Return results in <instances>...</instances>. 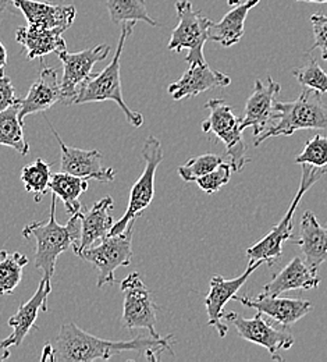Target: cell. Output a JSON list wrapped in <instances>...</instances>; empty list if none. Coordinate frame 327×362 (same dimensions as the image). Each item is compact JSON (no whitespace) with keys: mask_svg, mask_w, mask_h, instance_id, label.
I'll list each match as a JSON object with an SVG mask.
<instances>
[{"mask_svg":"<svg viewBox=\"0 0 327 362\" xmlns=\"http://www.w3.org/2000/svg\"><path fill=\"white\" fill-rule=\"evenodd\" d=\"M292 76L301 84V87L312 88L322 95L327 92V73L319 66L316 59H309L305 66L294 69Z\"/></svg>","mask_w":327,"mask_h":362,"instance_id":"33","label":"cell"},{"mask_svg":"<svg viewBox=\"0 0 327 362\" xmlns=\"http://www.w3.org/2000/svg\"><path fill=\"white\" fill-rule=\"evenodd\" d=\"M223 319L233 323L238 334L244 340L266 349L275 361H283L281 351L290 350L295 343L294 336L287 330V327H273L261 313L254 317H242L238 313H225Z\"/></svg>","mask_w":327,"mask_h":362,"instance_id":"11","label":"cell"},{"mask_svg":"<svg viewBox=\"0 0 327 362\" xmlns=\"http://www.w3.org/2000/svg\"><path fill=\"white\" fill-rule=\"evenodd\" d=\"M124 294L121 323L126 329H146L150 336L160 337L156 332V305L140 273H130L120 284Z\"/></svg>","mask_w":327,"mask_h":362,"instance_id":"10","label":"cell"},{"mask_svg":"<svg viewBox=\"0 0 327 362\" xmlns=\"http://www.w3.org/2000/svg\"><path fill=\"white\" fill-rule=\"evenodd\" d=\"M56 198L53 194L47 222H34L23 230L25 238H35L37 241L35 268L44 272V277L47 280H52L59 255L70 248L76 252L81 241L80 212L71 215L66 226L59 225L56 222Z\"/></svg>","mask_w":327,"mask_h":362,"instance_id":"2","label":"cell"},{"mask_svg":"<svg viewBox=\"0 0 327 362\" xmlns=\"http://www.w3.org/2000/svg\"><path fill=\"white\" fill-rule=\"evenodd\" d=\"M299 130H326L327 106L322 93L302 87L297 99L291 102H276L275 117L259 136H254V145L259 146L275 136H290Z\"/></svg>","mask_w":327,"mask_h":362,"instance_id":"3","label":"cell"},{"mask_svg":"<svg viewBox=\"0 0 327 362\" xmlns=\"http://www.w3.org/2000/svg\"><path fill=\"white\" fill-rule=\"evenodd\" d=\"M233 300L241 303L244 307L256 310L258 313L272 317L284 327L294 325L314 310V304L308 300L281 298L279 296H268L263 293L258 297L234 296Z\"/></svg>","mask_w":327,"mask_h":362,"instance_id":"16","label":"cell"},{"mask_svg":"<svg viewBox=\"0 0 327 362\" xmlns=\"http://www.w3.org/2000/svg\"><path fill=\"white\" fill-rule=\"evenodd\" d=\"M295 244L305 257V264L318 271L327 261V226H321L314 212H304L299 223V237Z\"/></svg>","mask_w":327,"mask_h":362,"instance_id":"22","label":"cell"},{"mask_svg":"<svg viewBox=\"0 0 327 362\" xmlns=\"http://www.w3.org/2000/svg\"><path fill=\"white\" fill-rule=\"evenodd\" d=\"M294 1H307V3H327V0H294Z\"/></svg>","mask_w":327,"mask_h":362,"instance_id":"40","label":"cell"},{"mask_svg":"<svg viewBox=\"0 0 327 362\" xmlns=\"http://www.w3.org/2000/svg\"><path fill=\"white\" fill-rule=\"evenodd\" d=\"M136 23H124L120 34V40L117 44L116 53L113 56L112 63L103 69L100 73H94L90 78H87L77 90V95L73 100V105H84V103H93V102H105V100H113L117 103V106L123 110L127 122L134 127L140 129L143 124V116L131 110L124 98L121 90V80H120V59L123 54V49L126 45L127 37L133 33Z\"/></svg>","mask_w":327,"mask_h":362,"instance_id":"4","label":"cell"},{"mask_svg":"<svg viewBox=\"0 0 327 362\" xmlns=\"http://www.w3.org/2000/svg\"><path fill=\"white\" fill-rule=\"evenodd\" d=\"M205 107L209 110V117L202 123V132L216 136L225 144L233 172H241L249 158L239 127V117L234 115L232 106L220 98L209 99Z\"/></svg>","mask_w":327,"mask_h":362,"instance_id":"7","label":"cell"},{"mask_svg":"<svg viewBox=\"0 0 327 362\" xmlns=\"http://www.w3.org/2000/svg\"><path fill=\"white\" fill-rule=\"evenodd\" d=\"M16 103H18V99L16 98V90L11 80L4 76V71H0V112Z\"/></svg>","mask_w":327,"mask_h":362,"instance_id":"36","label":"cell"},{"mask_svg":"<svg viewBox=\"0 0 327 362\" xmlns=\"http://www.w3.org/2000/svg\"><path fill=\"white\" fill-rule=\"evenodd\" d=\"M27 265V255L6 250L0 251V296L10 294L18 287L23 279V269Z\"/></svg>","mask_w":327,"mask_h":362,"instance_id":"28","label":"cell"},{"mask_svg":"<svg viewBox=\"0 0 327 362\" xmlns=\"http://www.w3.org/2000/svg\"><path fill=\"white\" fill-rule=\"evenodd\" d=\"M134 223L131 222L123 233L109 234L96 247L85 248L80 258L93 264L97 269L99 288L113 286L116 283L114 272L120 267H130L133 262V234Z\"/></svg>","mask_w":327,"mask_h":362,"instance_id":"6","label":"cell"},{"mask_svg":"<svg viewBox=\"0 0 327 362\" xmlns=\"http://www.w3.org/2000/svg\"><path fill=\"white\" fill-rule=\"evenodd\" d=\"M232 173H233V168H232L230 162L223 160L212 172L202 176L201 179H198L195 182L206 194H215L230 181Z\"/></svg>","mask_w":327,"mask_h":362,"instance_id":"34","label":"cell"},{"mask_svg":"<svg viewBox=\"0 0 327 362\" xmlns=\"http://www.w3.org/2000/svg\"><path fill=\"white\" fill-rule=\"evenodd\" d=\"M1 8H3V7H1V6H0V11H1Z\"/></svg>","mask_w":327,"mask_h":362,"instance_id":"42","label":"cell"},{"mask_svg":"<svg viewBox=\"0 0 327 362\" xmlns=\"http://www.w3.org/2000/svg\"><path fill=\"white\" fill-rule=\"evenodd\" d=\"M64 28H45L37 25L20 27L16 33V41L27 49L30 60L41 59L49 53H59L66 50L67 46L63 40Z\"/></svg>","mask_w":327,"mask_h":362,"instance_id":"24","label":"cell"},{"mask_svg":"<svg viewBox=\"0 0 327 362\" xmlns=\"http://www.w3.org/2000/svg\"><path fill=\"white\" fill-rule=\"evenodd\" d=\"M302 176L298 187V191L291 201L284 218L273 227L268 235H265L261 241L254 244L251 248L246 250V258L249 261H263L269 267H273L275 262L283 255V245L285 241L292 238V219L298 209L299 201L304 194L316 182L321 180L327 173V169L314 168L311 165H301Z\"/></svg>","mask_w":327,"mask_h":362,"instance_id":"5","label":"cell"},{"mask_svg":"<svg viewBox=\"0 0 327 362\" xmlns=\"http://www.w3.org/2000/svg\"><path fill=\"white\" fill-rule=\"evenodd\" d=\"M241 1L239 0H229V4L233 7V6H235V4H239Z\"/></svg>","mask_w":327,"mask_h":362,"instance_id":"41","label":"cell"},{"mask_svg":"<svg viewBox=\"0 0 327 362\" xmlns=\"http://www.w3.org/2000/svg\"><path fill=\"white\" fill-rule=\"evenodd\" d=\"M223 159L215 153H205L196 158H191L183 166L179 168V175L186 182H195L202 176L212 172L216 166H219Z\"/></svg>","mask_w":327,"mask_h":362,"instance_id":"32","label":"cell"},{"mask_svg":"<svg viewBox=\"0 0 327 362\" xmlns=\"http://www.w3.org/2000/svg\"><path fill=\"white\" fill-rule=\"evenodd\" d=\"M53 136H56L60 151H61V163L60 172L69 173L77 177L90 179V180L100 181V182H112L116 179V170L112 168L102 166V153L96 149H80L70 146L63 142L59 133L53 129V126L47 122Z\"/></svg>","mask_w":327,"mask_h":362,"instance_id":"14","label":"cell"},{"mask_svg":"<svg viewBox=\"0 0 327 362\" xmlns=\"http://www.w3.org/2000/svg\"><path fill=\"white\" fill-rule=\"evenodd\" d=\"M142 158L145 160L143 172L130 191V199L126 214L120 221L113 225L110 234L123 233L131 222H136L143 214V211L149 208L155 197L156 170L163 160V148L159 138L149 136L145 139L142 148Z\"/></svg>","mask_w":327,"mask_h":362,"instance_id":"8","label":"cell"},{"mask_svg":"<svg viewBox=\"0 0 327 362\" xmlns=\"http://www.w3.org/2000/svg\"><path fill=\"white\" fill-rule=\"evenodd\" d=\"M321 284V277L318 271L311 269L305 261L295 257L288 262V265L272 277L269 283L263 287V294L280 296L291 290H312L318 288Z\"/></svg>","mask_w":327,"mask_h":362,"instance_id":"23","label":"cell"},{"mask_svg":"<svg viewBox=\"0 0 327 362\" xmlns=\"http://www.w3.org/2000/svg\"><path fill=\"white\" fill-rule=\"evenodd\" d=\"M52 179L50 163L44 159H37L32 165L23 168L21 180L28 192L34 194L35 201L41 202L42 197L49 189V182Z\"/></svg>","mask_w":327,"mask_h":362,"instance_id":"30","label":"cell"},{"mask_svg":"<svg viewBox=\"0 0 327 362\" xmlns=\"http://www.w3.org/2000/svg\"><path fill=\"white\" fill-rule=\"evenodd\" d=\"M50 281L52 280L44 277L32 298L28 300L25 304H21L18 311L8 319V326L13 327V333L8 337L0 340L4 347L10 349L13 346H20L32 329H40L35 322L40 311L47 313V297L52 293Z\"/></svg>","mask_w":327,"mask_h":362,"instance_id":"17","label":"cell"},{"mask_svg":"<svg viewBox=\"0 0 327 362\" xmlns=\"http://www.w3.org/2000/svg\"><path fill=\"white\" fill-rule=\"evenodd\" d=\"M314 35H315V44L309 50L321 49L322 59L327 62V16L323 13H315L311 17Z\"/></svg>","mask_w":327,"mask_h":362,"instance_id":"35","label":"cell"},{"mask_svg":"<svg viewBox=\"0 0 327 362\" xmlns=\"http://www.w3.org/2000/svg\"><path fill=\"white\" fill-rule=\"evenodd\" d=\"M230 84L232 78L229 76L218 70H212L208 63L189 64V69L183 77L170 84L167 92L174 100H182L191 96H198L199 93L213 88H225Z\"/></svg>","mask_w":327,"mask_h":362,"instance_id":"19","label":"cell"},{"mask_svg":"<svg viewBox=\"0 0 327 362\" xmlns=\"http://www.w3.org/2000/svg\"><path fill=\"white\" fill-rule=\"evenodd\" d=\"M8 357H10V349L4 347L0 341V362L6 361Z\"/></svg>","mask_w":327,"mask_h":362,"instance_id":"39","label":"cell"},{"mask_svg":"<svg viewBox=\"0 0 327 362\" xmlns=\"http://www.w3.org/2000/svg\"><path fill=\"white\" fill-rule=\"evenodd\" d=\"M280 90V84L270 76L266 83L259 78L255 81V87L246 100L244 113L239 116V127L242 132L245 129H254V136H256L269 126L275 117L276 98Z\"/></svg>","mask_w":327,"mask_h":362,"instance_id":"15","label":"cell"},{"mask_svg":"<svg viewBox=\"0 0 327 362\" xmlns=\"http://www.w3.org/2000/svg\"><path fill=\"white\" fill-rule=\"evenodd\" d=\"M113 198L107 195L100 201L95 202L85 212H83V209L80 211L81 241L77 251L74 252L77 257H80L85 248L93 247L95 241L103 240L110 234V230L114 225L113 216L110 215V209H113Z\"/></svg>","mask_w":327,"mask_h":362,"instance_id":"21","label":"cell"},{"mask_svg":"<svg viewBox=\"0 0 327 362\" xmlns=\"http://www.w3.org/2000/svg\"><path fill=\"white\" fill-rule=\"evenodd\" d=\"M295 165H311L314 168L327 169V136L318 134L309 138L301 153L295 158Z\"/></svg>","mask_w":327,"mask_h":362,"instance_id":"31","label":"cell"},{"mask_svg":"<svg viewBox=\"0 0 327 362\" xmlns=\"http://www.w3.org/2000/svg\"><path fill=\"white\" fill-rule=\"evenodd\" d=\"M41 361H54V350H53V344H47V346L44 347V353H42Z\"/></svg>","mask_w":327,"mask_h":362,"instance_id":"37","label":"cell"},{"mask_svg":"<svg viewBox=\"0 0 327 362\" xmlns=\"http://www.w3.org/2000/svg\"><path fill=\"white\" fill-rule=\"evenodd\" d=\"M176 11L179 24L170 35L167 49L176 53L187 49L188 64H205L203 46L209 41V28L213 21L203 16L201 10H194L188 0H177Z\"/></svg>","mask_w":327,"mask_h":362,"instance_id":"9","label":"cell"},{"mask_svg":"<svg viewBox=\"0 0 327 362\" xmlns=\"http://www.w3.org/2000/svg\"><path fill=\"white\" fill-rule=\"evenodd\" d=\"M88 185L90 179H83L60 172L52 175L49 189L52 191V194H54L57 198L63 201L66 211L70 215H74L83 209V205L78 202V198L88 189Z\"/></svg>","mask_w":327,"mask_h":362,"instance_id":"26","label":"cell"},{"mask_svg":"<svg viewBox=\"0 0 327 362\" xmlns=\"http://www.w3.org/2000/svg\"><path fill=\"white\" fill-rule=\"evenodd\" d=\"M110 50L112 47L109 45H97L78 53H70L67 52V49L57 53L59 59L63 63L60 100L66 106L73 105L80 86L94 74L93 67L97 62L105 60L109 56Z\"/></svg>","mask_w":327,"mask_h":362,"instance_id":"12","label":"cell"},{"mask_svg":"<svg viewBox=\"0 0 327 362\" xmlns=\"http://www.w3.org/2000/svg\"><path fill=\"white\" fill-rule=\"evenodd\" d=\"M261 0H245L235 4L229 13L225 14L220 23H212L209 28V41L219 42L225 47H230L241 41L245 33V18L251 8L258 6Z\"/></svg>","mask_w":327,"mask_h":362,"instance_id":"25","label":"cell"},{"mask_svg":"<svg viewBox=\"0 0 327 362\" xmlns=\"http://www.w3.org/2000/svg\"><path fill=\"white\" fill-rule=\"evenodd\" d=\"M172 336L145 337L138 336L133 340L110 341L97 339L80 329L74 322H67L60 327L54 340V361L91 362L95 360L107 361L124 351L143 353L149 361H157L160 354L170 349Z\"/></svg>","mask_w":327,"mask_h":362,"instance_id":"1","label":"cell"},{"mask_svg":"<svg viewBox=\"0 0 327 362\" xmlns=\"http://www.w3.org/2000/svg\"><path fill=\"white\" fill-rule=\"evenodd\" d=\"M107 11L116 24L143 21L152 27L157 25L149 16L145 0H107Z\"/></svg>","mask_w":327,"mask_h":362,"instance_id":"29","label":"cell"},{"mask_svg":"<svg viewBox=\"0 0 327 362\" xmlns=\"http://www.w3.org/2000/svg\"><path fill=\"white\" fill-rule=\"evenodd\" d=\"M0 145L10 146L23 156L30 153V144L24 136V122L20 119L18 103L0 112Z\"/></svg>","mask_w":327,"mask_h":362,"instance_id":"27","label":"cell"},{"mask_svg":"<svg viewBox=\"0 0 327 362\" xmlns=\"http://www.w3.org/2000/svg\"><path fill=\"white\" fill-rule=\"evenodd\" d=\"M6 64H7V50H6L4 45L0 42V71L4 70Z\"/></svg>","mask_w":327,"mask_h":362,"instance_id":"38","label":"cell"},{"mask_svg":"<svg viewBox=\"0 0 327 362\" xmlns=\"http://www.w3.org/2000/svg\"><path fill=\"white\" fill-rule=\"evenodd\" d=\"M265 262L258 261H249V265L246 267L245 272L234 279H225L220 274H216L210 280V288L208 296L205 297V308L208 314V323L216 329L219 336L223 339L226 337L229 329L223 323V314L226 304L233 300L234 296L239 291V288L246 283V280L251 277V274L261 268Z\"/></svg>","mask_w":327,"mask_h":362,"instance_id":"13","label":"cell"},{"mask_svg":"<svg viewBox=\"0 0 327 362\" xmlns=\"http://www.w3.org/2000/svg\"><path fill=\"white\" fill-rule=\"evenodd\" d=\"M60 83L57 70L53 67H42L38 80L31 86L25 98L18 99L20 119H24L34 113H41L50 109L60 100Z\"/></svg>","mask_w":327,"mask_h":362,"instance_id":"20","label":"cell"},{"mask_svg":"<svg viewBox=\"0 0 327 362\" xmlns=\"http://www.w3.org/2000/svg\"><path fill=\"white\" fill-rule=\"evenodd\" d=\"M18 8L30 25L69 30L76 18V7L71 4H53L44 0H7Z\"/></svg>","mask_w":327,"mask_h":362,"instance_id":"18","label":"cell"}]
</instances>
